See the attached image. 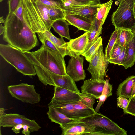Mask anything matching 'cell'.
<instances>
[{"label": "cell", "mask_w": 135, "mask_h": 135, "mask_svg": "<svg viewBox=\"0 0 135 135\" xmlns=\"http://www.w3.org/2000/svg\"><path fill=\"white\" fill-rule=\"evenodd\" d=\"M103 40L101 36H99L87 50L84 52L82 55L84 56L87 61L89 62L94 54L102 44Z\"/></svg>", "instance_id": "cell-28"}, {"label": "cell", "mask_w": 135, "mask_h": 135, "mask_svg": "<svg viewBox=\"0 0 135 135\" xmlns=\"http://www.w3.org/2000/svg\"><path fill=\"white\" fill-rule=\"evenodd\" d=\"M3 0H0V2H1L2 1H3Z\"/></svg>", "instance_id": "cell-51"}, {"label": "cell", "mask_w": 135, "mask_h": 135, "mask_svg": "<svg viewBox=\"0 0 135 135\" xmlns=\"http://www.w3.org/2000/svg\"><path fill=\"white\" fill-rule=\"evenodd\" d=\"M87 69L91 74L92 80L105 81L106 71L109 62L103 52V45L93 56Z\"/></svg>", "instance_id": "cell-7"}, {"label": "cell", "mask_w": 135, "mask_h": 135, "mask_svg": "<svg viewBox=\"0 0 135 135\" xmlns=\"http://www.w3.org/2000/svg\"><path fill=\"white\" fill-rule=\"evenodd\" d=\"M113 2L112 0H110L105 3L101 4L97 9L96 19L103 25L111 8Z\"/></svg>", "instance_id": "cell-25"}, {"label": "cell", "mask_w": 135, "mask_h": 135, "mask_svg": "<svg viewBox=\"0 0 135 135\" xmlns=\"http://www.w3.org/2000/svg\"><path fill=\"white\" fill-rule=\"evenodd\" d=\"M4 23L3 39L12 46L23 51H29L39 45L36 33L13 13L8 14Z\"/></svg>", "instance_id": "cell-1"}, {"label": "cell", "mask_w": 135, "mask_h": 135, "mask_svg": "<svg viewBox=\"0 0 135 135\" xmlns=\"http://www.w3.org/2000/svg\"><path fill=\"white\" fill-rule=\"evenodd\" d=\"M23 6L22 0H21L18 6L13 12L14 13L20 20L24 21L23 17Z\"/></svg>", "instance_id": "cell-39"}, {"label": "cell", "mask_w": 135, "mask_h": 135, "mask_svg": "<svg viewBox=\"0 0 135 135\" xmlns=\"http://www.w3.org/2000/svg\"><path fill=\"white\" fill-rule=\"evenodd\" d=\"M48 106L53 107L69 118L78 120L79 118L74 108V102L60 101L51 99Z\"/></svg>", "instance_id": "cell-17"}, {"label": "cell", "mask_w": 135, "mask_h": 135, "mask_svg": "<svg viewBox=\"0 0 135 135\" xmlns=\"http://www.w3.org/2000/svg\"><path fill=\"white\" fill-rule=\"evenodd\" d=\"M24 21L36 33L47 30L44 18L36 2L33 0H22Z\"/></svg>", "instance_id": "cell-6"}, {"label": "cell", "mask_w": 135, "mask_h": 135, "mask_svg": "<svg viewBox=\"0 0 135 135\" xmlns=\"http://www.w3.org/2000/svg\"><path fill=\"white\" fill-rule=\"evenodd\" d=\"M135 62V35L129 44L126 58L122 64L125 69L133 65Z\"/></svg>", "instance_id": "cell-24"}, {"label": "cell", "mask_w": 135, "mask_h": 135, "mask_svg": "<svg viewBox=\"0 0 135 135\" xmlns=\"http://www.w3.org/2000/svg\"><path fill=\"white\" fill-rule=\"evenodd\" d=\"M22 131V133L25 135H29L30 133V127L28 125L24 124L23 125Z\"/></svg>", "instance_id": "cell-43"}, {"label": "cell", "mask_w": 135, "mask_h": 135, "mask_svg": "<svg viewBox=\"0 0 135 135\" xmlns=\"http://www.w3.org/2000/svg\"><path fill=\"white\" fill-rule=\"evenodd\" d=\"M36 2L63 10L64 6L62 0H33Z\"/></svg>", "instance_id": "cell-32"}, {"label": "cell", "mask_w": 135, "mask_h": 135, "mask_svg": "<svg viewBox=\"0 0 135 135\" xmlns=\"http://www.w3.org/2000/svg\"><path fill=\"white\" fill-rule=\"evenodd\" d=\"M43 33L56 47L61 55L64 57L67 55L66 50L67 42H65L63 37L58 38L48 30H46Z\"/></svg>", "instance_id": "cell-21"}, {"label": "cell", "mask_w": 135, "mask_h": 135, "mask_svg": "<svg viewBox=\"0 0 135 135\" xmlns=\"http://www.w3.org/2000/svg\"><path fill=\"white\" fill-rule=\"evenodd\" d=\"M5 26H3L2 24H1L0 25V35L4 34L5 31Z\"/></svg>", "instance_id": "cell-44"}, {"label": "cell", "mask_w": 135, "mask_h": 135, "mask_svg": "<svg viewBox=\"0 0 135 135\" xmlns=\"http://www.w3.org/2000/svg\"><path fill=\"white\" fill-rule=\"evenodd\" d=\"M6 109L4 108H0V117L6 114L5 111Z\"/></svg>", "instance_id": "cell-45"}, {"label": "cell", "mask_w": 135, "mask_h": 135, "mask_svg": "<svg viewBox=\"0 0 135 135\" xmlns=\"http://www.w3.org/2000/svg\"><path fill=\"white\" fill-rule=\"evenodd\" d=\"M101 4L95 5L75 6L70 5L64 6L63 10L94 20L96 18L97 9L100 7Z\"/></svg>", "instance_id": "cell-14"}, {"label": "cell", "mask_w": 135, "mask_h": 135, "mask_svg": "<svg viewBox=\"0 0 135 135\" xmlns=\"http://www.w3.org/2000/svg\"><path fill=\"white\" fill-rule=\"evenodd\" d=\"M118 34V29H115L112 34L108 44L105 48V54L108 60L110 58L112 49L116 42Z\"/></svg>", "instance_id": "cell-31"}, {"label": "cell", "mask_w": 135, "mask_h": 135, "mask_svg": "<svg viewBox=\"0 0 135 135\" xmlns=\"http://www.w3.org/2000/svg\"><path fill=\"white\" fill-rule=\"evenodd\" d=\"M113 85L110 84L108 79L105 80V84L102 94L99 98V102L95 109V112H99L100 108L107 98L112 94Z\"/></svg>", "instance_id": "cell-26"}, {"label": "cell", "mask_w": 135, "mask_h": 135, "mask_svg": "<svg viewBox=\"0 0 135 135\" xmlns=\"http://www.w3.org/2000/svg\"><path fill=\"white\" fill-rule=\"evenodd\" d=\"M8 89L13 97L23 102L33 104L41 100L40 95L36 92L33 85L22 83L8 86Z\"/></svg>", "instance_id": "cell-8"}, {"label": "cell", "mask_w": 135, "mask_h": 135, "mask_svg": "<svg viewBox=\"0 0 135 135\" xmlns=\"http://www.w3.org/2000/svg\"><path fill=\"white\" fill-rule=\"evenodd\" d=\"M132 97H133L135 98V93L134 94V95Z\"/></svg>", "instance_id": "cell-49"}, {"label": "cell", "mask_w": 135, "mask_h": 135, "mask_svg": "<svg viewBox=\"0 0 135 135\" xmlns=\"http://www.w3.org/2000/svg\"><path fill=\"white\" fill-rule=\"evenodd\" d=\"M23 126V124H17L13 126L12 128V130L15 133L17 134L20 133V130L22 128Z\"/></svg>", "instance_id": "cell-42"}, {"label": "cell", "mask_w": 135, "mask_h": 135, "mask_svg": "<svg viewBox=\"0 0 135 135\" xmlns=\"http://www.w3.org/2000/svg\"><path fill=\"white\" fill-rule=\"evenodd\" d=\"M23 52L33 65L58 75H65L67 74L64 57L59 53L47 48L42 45L36 51Z\"/></svg>", "instance_id": "cell-2"}, {"label": "cell", "mask_w": 135, "mask_h": 135, "mask_svg": "<svg viewBox=\"0 0 135 135\" xmlns=\"http://www.w3.org/2000/svg\"><path fill=\"white\" fill-rule=\"evenodd\" d=\"M118 1H119V2H120V1H122L123 0H118Z\"/></svg>", "instance_id": "cell-50"}, {"label": "cell", "mask_w": 135, "mask_h": 135, "mask_svg": "<svg viewBox=\"0 0 135 135\" xmlns=\"http://www.w3.org/2000/svg\"><path fill=\"white\" fill-rule=\"evenodd\" d=\"M135 82V75L128 77L119 85L117 89V97H122L127 99L132 97V89Z\"/></svg>", "instance_id": "cell-18"}, {"label": "cell", "mask_w": 135, "mask_h": 135, "mask_svg": "<svg viewBox=\"0 0 135 135\" xmlns=\"http://www.w3.org/2000/svg\"><path fill=\"white\" fill-rule=\"evenodd\" d=\"M68 23L65 19L56 20L53 23L52 27L54 31L61 37H64L70 40Z\"/></svg>", "instance_id": "cell-22"}, {"label": "cell", "mask_w": 135, "mask_h": 135, "mask_svg": "<svg viewBox=\"0 0 135 135\" xmlns=\"http://www.w3.org/2000/svg\"><path fill=\"white\" fill-rule=\"evenodd\" d=\"M83 5H95L101 4L100 0H75Z\"/></svg>", "instance_id": "cell-40"}, {"label": "cell", "mask_w": 135, "mask_h": 135, "mask_svg": "<svg viewBox=\"0 0 135 135\" xmlns=\"http://www.w3.org/2000/svg\"><path fill=\"white\" fill-rule=\"evenodd\" d=\"M84 59L82 56L71 57L66 68L67 74L75 82L84 80L86 73L83 69Z\"/></svg>", "instance_id": "cell-11"}, {"label": "cell", "mask_w": 135, "mask_h": 135, "mask_svg": "<svg viewBox=\"0 0 135 135\" xmlns=\"http://www.w3.org/2000/svg\"><path fill=\"white\" fill-rule=\"evenodd\" d=\"M0 55L17 71L23 75L33 76L36 73L33 65L23 52L9 44H0Z\"/></svg>", "instance_id": "cell-3"}, {"label": "cell", "mask_w": 135, "mask_h": 135, "mask_svg": "<svg viewBox=\"0 0 135 135\" xmlns=\"http://www.w3.org/2000/svg\"><path fill=\"white\" fill-rule=\"evenodd\" d=\"M129 45L126 47L124 46L123 49L119 55L115 58L109 59V62L119 65H121L126 58Z\"/></svg>", "instance_id": "cell-34"}, {"label": "cell", "mask_w": 135, "mask_h": 135, "mask_svg": "<svg viewBox=\"0 0 135 135\" xmlns=\"http://www.w3.org/2000/svg\"><path fill=\"white\" fill-rule=\"evenodd\" d=\"M81 98L79 93L57 86H54V93L51 99L60 101L74 102Z\"/></svg>", "instance_id": "cell-16"}, {"label": "cell", "mask_w": 135, "mask_h": 135, "mask_svg": "<svg viewBox=\"0 0 135 135\" xmlns=\"http://www.w3.org/2000/svg\"><path fill=\"white\" fill-rule=\"evenodd\" d=\"M129 99V102L128 106L123 109L124 113L135 116V98L132 97Z\"/></svg>", "instance_id": "cell-35"}, {"label": "cell", "mask_w": 135, "mask_h": 135, "mask_svg": "<svg viewBox=\"0 0 135 135\" xmlns=\"http://www.w3.org/2000/svg\"><path fill=\"white\" fill-rule=\"evenodd\" d=\"M103 25V24L96 18L93 20L90 29L89 31L87 32L88 43L84 52L89 48L101 34Z\"/></svg>", "instance_id": "cell-20"}, {"label": "cell", "mask_w": 135, "mask_h": 135, "mask_svg": "<svg viewBox=\"0 0 135 135\" xmlns=\"http://www.w3.org/2000/svg\"><path fill=\"white\" fill-rule=\"evenodd\" d=\"M48 107L47 114L48 118L51 122L59 124L60 126L78 120L69 118L53 107L48 106Z\"/></svg>", "instance_id": "cell-19"}, {"label": "cell", "mask_w": 135, "mask_h": 135, "mask_svg": "<svg viewBox=\"0 0 135 135\" xmlns=\"http://www.w3.org/2000/svg\"><path fill=\"white\" fill-rule=\"evenodd\" d=\"M77 120L93 126L92 135H126L127 132L107 117L95 112L90 115Z\"/></svg>", "instance_id": "cell-4"}, {"label": "cell", "mask_w": 135, "mask_h": 135, "mask_svg": "<svg viewBox=\"0 0 135 135\" xmlns=\"http://www.w3.org/2000/svg\"><path fill=\"white\" fill-rule=\"evenodd\" d=\"M74 105L79 119L93 114L95 112L94 109L81 103L79 101L74 102Z\"/></svg>", "instance_id": "cell-27"}, {"label": "cell", "mask_w": 135, "mask_h": 135, "mask_svg": "<svg viewBox=\"0 0 135 135\" xmlns=\"http://www.w3.org/2000/svg\"><path fill=\"white\" fill-rule=\"evenodd\" d=\"M5 21V19H4L3 16H1L0 18V23H4Z\"/></svg>", "instance_id": "cell-47"}, {"label": "cell", "mask_w": 135, "mask_h": 135, "mask_svg": "<svg viewBox=\"0 0 135 135\" xmlns=\"http://www.w3.org/2000/svg\"><path fill=\"white\" fill-rule=\"evenodd\" d=\"M81 99L79 102L92 109L95 102V98L93 96L86 94L79 93Z\"/></svg>", "instance_id": "cell-33"}, {"label": "cell", "mask_w": 135, "mask_h": 135, "mask_svg": "<svg viewBox=\"0 0 135 135\" xmlns=\"http://www.w3.org/2000/svg\"><path fill=\"white\" fill-rule=\"evenodd\" d=\"M88 43L87 32L78 37L71 39L67 42V55L76 57L84 52Z\"/></svg>", "instance_id": "cell-12"}, {"label": "cell", "mask_w": 135, "mask_h": 135, "mask_svg": "<svg viewBox=\"0 0 135 135\" xmlns=\"http://www.w3.org/2000/svg\"><path fill=\"white\" fill-rule=\"evenodd\" d=\"M60 126L62 130V135H92L94 131L92 126L77 120Z\"/></svg>", "instance_id": "cell-10"}, {"label": "cell", "mask_w": 135, "mask_h": 135, "mask_svg": "<svg viewBox=\"0 0 135 135\" xmlns=\"http://www.w3.org/2000/svg\"><path fill=\"white\" fill-rule=\"evenodd\" d=\"M133 10H134V13L135 16V0L134 1V8H133Z\"/></svg>", "instance_id": "cell-48"}, {"label": "cell", "mask_w": 135, "mask_h": 135, "mask_svg": "<svg viewBox=\"0 0 135 135\" xmlns=\"http://www.w3.org/2000/svg\"><path fill=\"white\" fill-rule=\"evenodd\" d=\"M123 47L116 42L111 50L109 59H113L117 57L121 52Z\"/></svg>", "instance_id": "cell-36"}, {"label": "cell", "mask_w": 135, "mask_h": 135, "mask_svg": "<svg viewBox=\"0 0 135 135\" xmlns=\"http://www.w3.org/2000/svg\"><path fill=\"white\" fill-rule=\"evenodd\" d=\"M64 4V6L70 5L75 6H82V4L78 3L75 0H62Z\"/></svg>", "instance_id": "cell-41"}, {"label": "cell", "mask_w": 135, "mask_h": 135, "mask_svg": "<svg viewBox=\"0 0 135 135\" xmlns=\"http://www.w3.org/2000/svg\"><path fill=\"white\" fill-rule=\"evenodd\" d=\"M65 19L69 25H72L79 30L89 32L94 20L82 15L64 11Z\"/></svg>", "instance_id": "cell-13"}, {"label": "cell", "mask_w": 135, "mask_h": 135, "mask_svg": "<svg viewBox=\"0 0 135 135\" xmlns=\"http://www.w3.org/2000/svg\"><path fill=\"white\" fill-rule=\"evenodd\" d=\"M50 19L53 20L65 19L64 11L63 10L46 5Z\"/></svg>", "instance_id": "cell-29"}, {"label": "cell", "mask_w": 135, "mask_h": 135, "mask_svg": "<svg viewBox=\"0 0 135 135\" xmlns=\"http://www.w3.org/2000/svg\"><path fill=\"white\" fill-rule=\"evenodd\" d=\"M135 93V82L134 83L132 89V97Z\"/></svg>", "instance_id": "cell-46"}, {"label": "cell", "mask_w": 135, "mask_h": 135, "mask_svg": "<svg viewBox=\"0 0 135 135\" xmlns=\"http://www.w3.org/2000/svg\"><path fill=\"white\" fill-rule=\"evenodd\" d=\"M19 124L28 125L31 132L38 131L41 128L34 120H31L18 114H6L0 117V127H12Z\"/></svg>", "instance_id": "cell-9"}, {"label": "cell", "mask_w": 135, "mask_h": 135, "mask_svg": "<svg viewBox=\"0 0 135 135\" xmlns=\"http://www.w3.org/2000/svg\"><path fill=\"white\" fill-rule=\"evenodd\" d=\"M21 0H8L9 12L11 14L13 13L18 6Z\"/></svg>", "instance_id": "cell-38"}, {"label": "cell", "mask_w": 135, "mask_h": 135, "mask_svg": "<svg viewBox=\"0 0 135 135\" xmlns=\"http://www.w3.org/2000/svg\"><path fill=\"white\" fill-rule=\"evenodd\" d=\"M105 81L89 79L84 81L81 87V93L91 95L99 99L103 91Z\"/></svg>", "instance_id": "cell-15"}, {"label": "cell", "mask_w": 135, "mask_h": 135, "mask_svg": "<svg viewBox=\"0 0 135 135\" xmlns=\"http://www.w3.org/2000/svg\"><path fill=\"white\" fill-rule=\"evenodd\" d=\"M118 30L116 42L122 46L126 47L128 45L135 35V29L133 30L118 29Z\"/></svg>", "instance_id": "cell-23"}, {"label": "cell", "mask_w": 135, "mask_h": 135, "mask_svg": "<svg viewBox=\"0 0 135 135\" xmlns=\"http://www.w3.org/2000/svg\"><path fill=\"white\" fill-rule=\"evenodd\" d=\"M129 99L123 97H118L117 99V104L119 107L123 109L127 107L129 103Z\"/></svg>", "instance_id": "cell-37"}, {"label": "cell", "mask_w": 135, "mask_h": 135, "mask_svg": "<svg viewBox=\"0 0 135 135\" xmlns=\"http://www.w3.org/2000/svg\"><path fill=\"white\" fill-rule=\"evenodd\" d=\"M135 0H123L111 16L112 23L115 29H135V16L133 8Z\"/></svg>", "instance_id": "cell-5"}, {"label": "cell", "mask_w": 135, "mask_h": 135, "mask_svg": "<svg viewBox=\"0 0 135 135\" xmlns=\"http://www.w3.org/2000/svg\"><path fill=\"white\" fill-rule=\"evenodd\" d=\"M36 33L38 35L40 41L44 46L60 53L57 48L51 41L46 37L44 33L37 32Z\"/></svg>", "instance_id": "cell-30"}]
</instances>
